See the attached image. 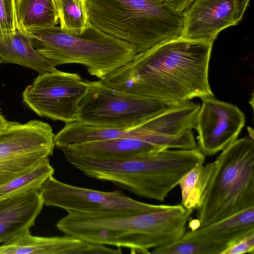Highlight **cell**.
<instances>
[{
	"mask_svg": "<svg viewBox=\"0 0 254 254\" xmlns=\"http://www.w3.org/2000/svg\"><path fill=\"white\" fill-rule=\"evenodd\" d=\"M28 32L35 50L56 66L80 64L90 74L100 79L131 61L138 53L128 43L106 33L91 23L80 35L65 32L56 26Z\"/></svg>",
	"mask_w": 254,
	"mask_h": 254,
	"instance_id": "cell-5",
	"label": "cell"
},
{
	"mask_svg": "<svg viewBox=\"0 0 254 254\" xmlns=\"http://www.w3.org/2000/svg\"><path fill=\"white\" fill-rule=\"evenodd\" d=\"M253 231L254 207L206 226L186 232L182 238L228 247L239 238Z\"/></svg>",
	"mask_w": 254,
	"mask_h": 254,
	"instance_id": "cell-16",
	"label": "cell"
},
{
	"mask_svg": "<svg viewBox=\"0 0 254 254\" xmlns=\"http://www.w3.org/2000/svg\"><path fill=\"white\" fill-rule=\"evenodd\" d=\"M212 44L174 38L137 53L100 80L116 89L177 104L213 96L208 82Z\"/></svg>",
	"mask_w": 254,
	"mask_h": 254,
	"instance_id": "cell-1",
	"label": "cell"
},
{
	"mask_svg": "<svg viewBox=\"0 0 254 254\" xmlns=\"http://www.w3.org/2000/svg\"><path fill=\"white\" fill-rule=\"evenodd\" d=\"M205 156L198 147L169 149L119 161L82 159L79 169L88 177L111 182L137 195L164 201L183 177Z\"/></svg>",
	"mask_w": 254,
	"mask_h": 254,
	"instance_id": "cell-3",
	"label": "cell"
},
{
	"mask_svg": "<svg viewBox=\"0 0 254 254\" xmlns=\"http://www.w3.org/2000/svg\"><path fill=\"white\" fill-rule=\"evenodd\" d=\"M16 0H0V34L13 33L19 28Z\"/></svg>",
	"mask_w": 254,
	"mask_h": 254,
	"instance_id": "cell-23",
	"label": "cell"
},
{
	"mask_svg": "<svg viewBox=\"0 0 254 254\" xmlns=\"http://www.w3.org/2000/svg\"><path fill=\"white\" fill-rule=\"evenodd\" d=\"M62 30L77 35L90 25L85 0H55Z\"/></svg>",
	"mask_w": 254,
	"mask_h": 254,
	"instance_id": "cell-21",
	"label": "cell"
},
{
	"mask_svg": "<svg viewBox=\"0 0 254 254\" xmlns=\"http://www.w3.org/2000/svg\"><path fill=\"white\" fill-rule=\"evenodd\" d=\"M91 24L138 53L182 36L184 13L164 0H86Z\"/></svg>",
	"mask_w": 254,
	"mask_h": 254,
	"instance_id": "cell-4",
	"label": "cell"
},
{
	"mask_svg": "<svg viewBox=\"0 0 254 254\" xmlns=\"http://www.w3.org/2000/svg\"><path fill=\"white\" fill-rule=\"evenodd\" d=\"M15 8L18 27L27 32L55 26L59 20L55 0H16Z\"/></svg>",
	"mask_w": 254,
	"mask_h": 254,
	"instance_id": "cell-18",
	"label": "cell"
},
{
	"mask_svg": "<svg viewBox=\"0 0 254 254\" xmlns=\"http://www.w3.org/2000/svg\"><path fill=\"white\" fill-rule=\"evenodd\" d=\"M39 191L45 205L67 211L128 215L154 212L171 206L137 201L120 190L106 192L72 186L60 182L53 175L44 182Z\"/></svg>",
	"mask_w": 254,
	"mask_h": 254,
	"instance_id": "cell-9",
	"label": "cell"
},
{
	"mask_svg": "<svg viewBox=\"0 0 254 254\" xmlns=\"http://www.w3.org/2000/svg\"><path fill=\"white\" fill-rule=\"evenodd\" d=\"M9 122L2 114L0 109V130L5 128L9 124Z\"/></svg>",
	"mask_w": 254,
	"mask_h": 254,
	"instance_id": "cell-26",
	"label": "cell"
},
{
	"mask_svg": "<svg viewBox=\"0 0 254 254\" xmlns=\"http://www.w3.org/2000/svg\"><path fill=\"white\" fill-rule=\"evenodd\" d=\"M44 205L39 190L0 199V244L11 242L35 224Z\"/></svg>",
	"mask_w": 254,
	"mask_h": 254,
	"instance_id": "cell-13",
	"label": "cell"
},
{
	"mask_svg": "<svg viewBox=\"0 0 254 254\" xmlns=\"http://www.w3.org/2000/svg\"><path fill=\"white\" fill-rule=\"evenodd\" d=\"M217 161L204 166L199 163L188 172L179 183L181 190V204L188 209H198L202 205L210 179Z\"/></svg>",
	"mask_w": 254,
	"mask_h": 254,
	"instance_id": "cell-19",
	"label": "cell"
},
{
	"mask_svg": "<svg viewBox=\"0 0 254 254\" xmlns=\"http://www.w3.org/2000/svg\"><path fill=\"white\" fill-rule=\"evenodd\" d=\"M174 9L180 11H184L195 0H164Z\"/></svg>",
	"mask_w": 254,
	"mask_h": 254,
	"instance_id": "cell-25",
	"label": "cell"
},
{
	"mask_svg": "<svg viewBox=\"0 0 254 254\" xmlns=\"http://www.w3.org/2000/svg\"><path fill=\"white\" fill-rule=\"evenodd\" d=\"M254 254V231L239 238L227 248L221 254Z\"/></svg>",
	"mask_w": 254,
	"mask_h": 254,
	"instance_id": "cell-24",
	"label": "cell"
},
{
	"mask_svg": "<svg viewBox=\"0 0 254 254\" xmlns=\"http://www.w3.org/2000/svg\"><path fill=\"white\" fill-rule=\"evenodd\" d=\"M54 171L49 158L46 159L30 171L0 185V199L31 190H39Z\"/></svg>",
	"mask_w": 254,
	"mask_h": 254,
	"instance_id": "cell-20",
	"label": "cell"
},
{
	"mask_svg": "<svg viewBox=\"0 0 254 254\" xmlns=\"http://www.w3.org/2000/svg\"><path fill=\"white\" fill-rule=\"evenodd\" d=\"M55 134L47 123L10 122L0 130V185L25 174L54 152Z\"/></svg>",
	"mask_w": 254,
	"mask_h": 254,
	"instance_id": "cell-8",
	"label": "cell"
},
{
	"mask_svg": "<svg viewBox=\"0 0 254 254\" xmlns=\"http://www.w3.org/2000/svg\"><path fill=\"white\" fill-rule=\"evenodd\" d=\"M251 0H195L184 11L182 37L213 43L242 20Z\"/></svg>",
	"mask_w": 254,
	"mask_h": 254,
	"instance_id": "cell-12",
	"label": "cell"
},
{
	"mask_svg": "<svg viewBox=\"0 0 254 254\" xmlns=\"http://www.w3.org/2000/svg\"><path fill=\"white\" fill-rule=\"evenodd\" d=\"M224 245L200 243L182 238L169 245L154 248L153 254H221Z\"/></svg>",
	"mask_w": 254,
	"mask_h": 254,
	"instance_id": "cell-22",
	"label": "cell"
},
{
	"mask_svg": "<svg viewBox=\"0 0 254 254\" xmlns=\"http://www.w3.org/2000/svg\"><path fill=\"white\" fill-rule=\"evenodd\" d=\"M82 157L100 161H119L156 154L166 150L132 138H116L69 145L61 147Z\"/></svg>",
	"mask_w": 254,
	"mask_h": 254,
	"instance_id": "cell-14",
	"label": "cell"
},
{
	"mask_svg": "<svg viewBox=\"0 0 254 254\" xmlns=\"http://www.w3.org/2000/svg\"><path fill=\"white\" fill-rule=\"evenodd\" d=\"M17 64L37 71L39 74L57 69L50 60L34 48L29 33L18 28L15 32L0 34V64Z\"/></svg>",
	"mask_w": 254,
	"mask_h": 254,
	"instance_id": "cell-17",
	"label": "cell"
},
{
	"mask_svg": "<svg viewBox=\"0 0 254 254\" xmlns=\"http://www.w3.org/2000/svg\"><path fill=\"white\" fill-rule=\"evenodd\" d=\"M201 99L202 106L194 127L198 134L197 147L204 156H211L237 139L246 117L237 106L219 101L214 96Z\"/></svg>",
	"mask_w": 254,
	"mask_h": 254,
	"instance_id": "cell-11",
	"label": "cell"
},
{
	"mask_svg": "<svg viewBox=\"0 0 254 254\" xmlns=\"http://www.w3.org/2000/svg\"></svg>",
	"mask_w": 254,
	"mask_h": 254,
	"instance_id": "cell-27",
	"label": "cell"
},
{
	"mask_svg": "<svg viewBox=\"0 0 254 254\" xmlns=\"http://www.w3.org/2000/svg\"><path fill=\"white\" fill-rule=\"evenodd\" d=\"M87 89L79 74L56 69L39 74L22 92V101L40 117L70 123L78 121L79 104Z\"/></svg>",
	"mask_w": 254,
	"mask_h": 254,
	"instance_id": "cell-10",
	"label": "cell"
},
{
	"mask_svg": "<svg viewBox=\"0 0 254 254\" xmlns=\"http://www.w3.org/2000/svg\"><path fill=\"white\" fill-rule=\"evenodd\" d=\"M91 243L71 235L44 237L32 236L29 230L0 246V254H87Z\"/></svg>",
	"mask_w": 254,
	"mask_h": 254,
	"instance_id": "cell-15",
	"label": "cell"
},
{
	"mask_svg": "<svg viewBox=\"0 0 254 254\" xmlns=\"http://www.w3.org/2000/svg\"><path fill=\"white\" fill-rule=\"evenodd\" d=\"M85 80L88 89L79 104L78 121L87 124L129 128L180 105L116 89L100 79Z\"/></svg>",
	"mask_w": 254,
	"mask_h": 254,
	"instance_id": "cell-7",
	"label": "cell"
},
{
	"mask_svg": "<svg viewBox=\"0 0 254 254\" xmlns=\"http://www.w3.org/2000/svg\"><path fill=\"white\" fill-rule=\"evenodd\" d=\"M67 212L56 224L65 234L90 243L128 248L131 253L150 254V249L183 237L193 210L179 204L138 214Z\"/></svg>",
	"mask_w": 254,
	"mask_h": 254,
	"instance_id": "cell-2",
	"label": "cell"
},
{
	"mask_svg": "<svg viewBox=\"0 0 254 254\" xmlns=\"http://www.w3.org/2000/svg\"><path fill=\"white\" fill-rule=\"evenodd\" d=\"M216 160L203 203L197 209L199 228L254 207V138L237 139Z\"/></svg>",
	"mask_w": 254,
	"mask_h": 254,
	"instance_id": "cell-6",
	"label": "cell"
}]
</instances>
